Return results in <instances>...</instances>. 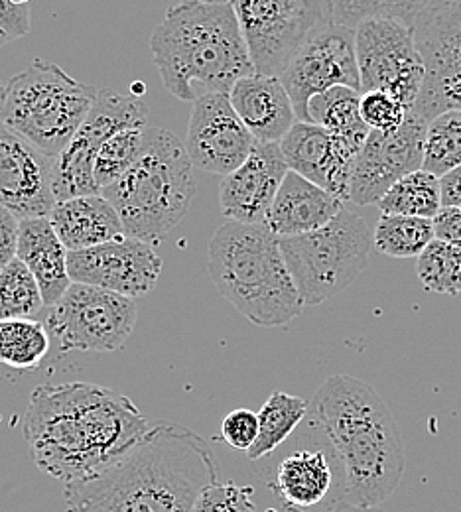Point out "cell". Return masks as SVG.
Listing matches in <instances>:
<instances>
[{
    "mask_svg": "<svg viewBox=\"0 0 461 512\" xmlns=\"http://www.w3.org/2000/svg\"><path fill=\"white\" fill-rule=\"evenodd\" d=\"M148 428L129 396L93 383L42 384L24 416L34 463L64 485L101 473Z\"/></svg>",
    "mask_w": 461,
    "mask_h": 512,
    "instance_id": "obj_1",
    "label": "cell"
},
{
    "mask_svg": "<svg viewBox=\"0 0 461 512\" xmlns=\"http://www.w3.org/2000/svg\"><path fill=\"white\" fill-rule=\"evenodd\" d=\"M215 481L207 442L182 424L160 420L101 473L64 485V501L66 512H192Z\"/></svg>",
    "mask_w": 461,
    "mask_h": 512,
    "instance_id": "obj_2",
    "label": "cell"
},
{
    "mask_svg": "<svg viewBox=\"0 0 461 512\" xmlns=\"http://www.w3.org/2000/svg\"><path fill=\"white\" fill-rule=\"evenodd\" d=\"M308 416L337 459L341 507H379L395 495L406 467L404 442L389 404L373 386L333 375L316 390Z\"/></svg>",
    "mask_w": 461,
    "mask_h": 512,
    "instance_id": "obj_3",
    "label": "cell"
},
{
    "mask_svg": "<svg viewBox=\"0 0 461 512\" xmlns=\"http://www.w3.org/2000/svg\"><path fill=\"white\" fill-rule=\"evenodd\" d=\"M150 52L166 91L186 103L229 93L255 73L229 0H186L168 8L152 32Z\"/></svg>",
    "mask_w": 461,
    "mask_h": 512,
    "instance_id": "obj_4",
    "label": "cell"
},
{
    "mask_svg": "<svg viewBox=\"0 0 461 512\" xmlns=\"http://www.w3.org/2000/svg\"><path fill=\"white\" fill-rule=\"evenodd\" d=\"M217 292L259 327H284L304 302L276 237L263 223H223L207 249Z\"/></svg>",
    "mask_w": 461,
    "mask_h": 512,
    "instance_id": "obj_5",
    "label": "cell"
},
{
    "mask_svg": "<svg viewBox=\"0 0 461 512\" xmlns=\"http://www.w3.org/2000/svg\"><path fill=\"white\" fill-rule=\"evenodd\" d=\"M101 193L119 211L125 235L160 243L188 215L198 193L186 144L166 128H150L140 158Z\"/></svg>",
    "mask_w": 461,
    "mask_h": 512,
    "instance_id": "obj_6",
    "label": "cell"
},
{
    "mask_svg": "<svg viewBox=\"0 0 461 512\" xmlns=\"http://www.w3.org/2000/svg\"><path fill=\"white\" fill-rule=\"evenodd\" d=\"M97 89L60 65L34 60L4 91L0 121L44 154L56 158L85 123Z\"/></svg>",
    "mask_w": 461,
    "mask_h": 512,
    "instance_id": "obj_7",
    "label": "cell"
},
{
    "mask_svg": "<svg viewBox=\"0 0 461 512\" xmlns=\"http://www.w3.org/2000/svg\"><path fill=\"white\" fill-rule=\"evenodd\" d=\"M373 247L369 223L347 207L316 231L280 239L304 306H320L345 292L365 272Z\"/></svg>",
    "mask_w": 461,
    "mask_h": 512,
    "instance_id": "obj_8",
    "label": "cell"
},
{
    "mask_svg": "<svg viewBox=\"0 0 461 512\" xmlns=\"http://www.w3.org/2000/svg\"><path fill=\"white\" fill-rule=\"evenodd\" d=\"M255 73L278 75L320 32L335 24L331 0H229Z\"/></svg>",
    "mask_w": 461,
    "mask_h": 512,
    "instance_id": "obj_9",
    "label": "cell"
},
{
    "mask_svg": "<svg viewBox=\"0 0 461 512\" xmlns=\"http://www.w3.org/2000/svg\"><path fill=\"white\" fill-rule=\"evenodd\" d=\"M355 52L361 75V93L385 91L414 107L426 81V64L410 24L373 16L355 26Z\"/></svg>",
    "mask_w": 461,
    "mask_h": 512,
    "instance_id": "obj_10",
    "label": "cell"
},
{
    "mask_svg": "<svg viewBox=\"0 0 461 512\" xmlns=\"http://www.w3.org/2000/svg\"><path fill=\"white\" fill-rule=\"evenodd\" d=\"M136 304L129 296L73 282L48 316V329L64 351H119L136 325Z\"/></svg>",
    "mask_w": 461,
    "mask_h": 512,
    "instance_id": "obj_11",
    "label": "cell"
},
{
    "mask_svg": "<svg viewBox=\"0 0 461 512\" xmlns=\"http://www.w3.org/2000/svg\"><path fill=\"white\" fill-rule=\"evenodd\" d=\"M144 125H148V107L138 95H123L113 89L97 91L85 123L54 158L52 188L56 201L101 193L95 178L99 148L115 132Z\"/></svg>",
    "mask_w": 461,
    "mask_h": 512,
    "instance_id": "obj_12",
    "label": "cell"
},
{
    "mask_svg": "<svg viewBox=\"0 0 461 512\" xmlns=\"http://www.w3.org/2000/svg\"><path fill=\"white\" fill-rule=\"evenodd\" d=\"M426 127L428 121L410 109L396 130H371L355 160L349 201L377 205L400 178L422 170Z\"/></svg>",
    "mask_w": 461,
    "mask_h": 512,
    "instance_id": "obj_13",
    "label": "cell"
},
{
    "mask_svg": "<svg viewBox=\"0 0 461 512\" xmlns=\"http://www.w3.org/2000/svg\"><path fill=\"white\" fill-rule=\"evenodd\" d=\"M292 99L298 121L308 123V103L312 97L335 85L361 91V75L355 52V28L331 24L312 38L280 73Z\"/></svg>",
    "mask_w": 461,
    "mask_h": 512,
    "instance_id": "obj_14",
    "label": "cell"
},
{
    "mask_svg": "<svg viewBox=\"0 0 461 512\" xmlns=\"http://www.w3.org/2000/svg\"><path fill=\"white\" fill-rule=\"evenodd\" d=\"M67 266L73 282L99 286L132 300L150 294L162 274V258L154 245L129 235L91 249L69 251Z\"/></svg>",
    "mask_w": 461,
    "mask_h": 512,
    "instance_id": "obj_15",
    "label": "cell"
},
{
    "mask_svg": "<svg viewBox=\"0 0 461 512\" xmlns=\"http://www.w3.org/2000/svg\"><path fill=\"white\" fill-rule=\"evenodd\" d=\"M255 142L229 93H211L194 103L184 144L199 170L227 176L249 158Z\"/></svg>",
    "mask_w": 461,
    "mask_h": 512,
    "instance_id": "obj_16",
    "label": "cell"
},
{
    "mask_svg": "<svg viewBox=\"0 0 461 512\" xmlns=\"http://www.w3.org/2000/svg\"><path fill=\"white\" fill-rule=\"evenodd\" d=\"M54 158L0 121V205L18 219L48 217L56 207Z\"/></svg>",
    "mask_w": 461,
    "mask_h": 512,
    "instance_id": "obj_17",
    "label": "cell"
},
{
    "mask_svg": "<svg viewBox=\"0 0 461 512\" xmlns=\"http://www.w3.org/2000/svg\"><path fill=\"white\" fill-rule=\"evenodd\" d=\"M278 144L290 170L349 201L353 168L363 144L306 121H296Z\"/></svg>",
    "mask_w": 461,
    "mask_h": 512,
    "instance_id": "obj_18",
    "label": "cell"
},
{
    "mask_svg": "<svg viewBox=\"0 0 461 512\" xmlns=\"http://www.w3.org/2000/svg\"><path fill=\"white\" fill-rule=\"evenodd\" d=\"M288 170L278 142L257 140L249 158L237 170L227 174L221 184V213L229 221L264 225Z\"/></svg>",
    "mask_w": 461,
    "mask_h": 512,
    "instance_id": "obj_19",
    "label": "cell"
},
{
    "mask_svg": "<svg viewBox=\"0 0 461 512\" xmlns=\"http://www.w3.org/2000/svg\"><path fill=\"white\" fill-rule=\"evenodd\" d=\"M272 491L284 505V512H328L341 507L343 481L330 446L300 449L284 457L274 473Z\"/></svg>",
    "mask_w": 461,
    "mask_h": 512,
    "instance_id": "obj_20",
    "label": "cell"
},
{
    "mask_svg": "<svg viewBox=\"0 0 461 512\" xmlns=\"http://www.w3.org/2000/svg\"><path fill=\"white\" fill-rule=\"evenodd\" d=\"M343 207V199L298 172L288 170L264 225L280 239L296 237L328 225Z\"/></svg>",
    "mask_w": 461,
    "mask_h": 512,
    "instance_id": "obj_21",
    "label": "cell"
},
{
    "mask_svg": "<svg viewBox=\"0 0 461 512\" xmlns=\"http://www.w3.org/2000/svg\"><path fill=\"white\" fill-rule=\"evenodd\" d=\"M229 99L259 142H280L298 121L292 99L278 75L251 73L233 85Z\"/></svg>",
    "mask_w": 461,
    "mask_h": 512,
    "instance_id": "obj_22",
    "label": "cell"
},
{
    "mask_svg": "<svg viewBox=\"0 0 461 512\" xmlns=\"http://www.w3.org/2000/svg\"><path fill=\"white\" fill-rule=\"evenodd\" d=\"M16 256L34 274L46 306H54L73 284L67 266L66 245L58 237L50 217L20 219Z\"/></svg>",
    "mask_w": 461,
    "mask_h": 512,
    "instance_id": "obj_23",
    "label": "cell"
},
{
    "mask_svg": "<svg viewBox=\"0 0 461 512\" xmlns=\"http://www.w3.org/2000/svg\"><path fill=\"white\" fill-rule=\"evenodd\" d=\"M48 217L67 251L91 249L125 235L119 211L103 193L58 201Z\"/></svg>",
    "mask_w": 461,
    "mask_h": 512,
    "instance_id": "obj_24",
    "label": "cell"
},
{
    "mask_svg": "<svg viewBox=\"0 0 461 512\" xmlns=\"http://www.w3.org/2000/svg\"><path fill=\"white\" fill-rule=\"evenodd\" d=\"M426 77L461 69V0H430L412 22Z\"/></svg>",
    "mask_w": 461,
    "mask_h": 512,
    "instance_id": "obj_25",
    "label": "cell"
},
{
    "mask_svg": "<svg viewBox=\"0 0 461 512\" xmlns=\"http://www.w3.org/2000/svg\"><path fill=\"white\" fill-rule=\"evenodd\" d=\"M308 123L357 144H363L371 132L361 117V91L347 85H335L312 97L308 103Z\"/></svg>",
    "mask_w": 461,
    "mask_h": 512,
    "instance_id": "obj_26",
    "label": "cell"
},
{
    "mask_svg": "<svg viewBox=\"0 0 461 512\" xmlns=\"http://www.w3.org/2000/svg\"><path fill=\"white\" fill-rule=\"evenodd\" d=\"M308 412L310 404L304 398L274 390L259 410V438L247 451L249 459L259 461L280 448L304 422Z\"/></svg>",
    "mask_w": 461,
    "mask_h": 512,
    "instance_id": "obj_27",
    "label": "cell"
},
{
    "mask_svg": "<svg viewBox=\"0 0 461 512\" xmlns=\"http://www.w3.org/2000/svg\"><path fill=\"white\" fill-rule=\"evenodd\" d=\"M50 351V329L42 321L30 318L0 320V363L32 371L42 365Z\"/></svg>",
    "mask_w": 461,
    "mask_h": 512,
    "instance_id": "obj_28",
    "label": "cell"
},
{
    "mask_svg": "<svg viewBox=\"0 0 461 512\" xmlns=\"http://www.w3.org/2000/svg\"><path fill=\"white\" fill-rule=\"evenodd\" d=\"M377 207L381 209V213L434 219L438 211L444 207L440 178L424 168L416 170L400 178L395 186L379 199Z\"/></svg>",
    "mask_w": 461,
    "mask_h": 512,
    "instance_id": "obj_29",
    "label": "cell"
},
{
    "mask_svg": "<svg viewBox=\"0 0 461 512\" xmlns=\"http://www.w3.org/2000/svg\"><path fill=\"white\" fill-rule=\"evenodd\" d=\"M436 239L432 219L381 213L373 231L377 253L393 258H414Z\"/></svg>",
    "mask_w": 461,
    "mask_h": 512,
    "instance_id": "obj_30",
    "label": "cell"
},
{
    "mask_svg": "<svg viewBox=\"0 0 461 512\" xmlns=\"http://www.w3.org/2000/svg\"><path fill=\"white\" fill-rule=\"evenodd\" d=\"M461 164V109H448L428 121L422 168L442 178Z\"/></svg>",
    "mask_w": 461,
    "mask_h": 512,
    "instance_id": "obj_31",
    "label": "cell"
},
{
    "mask_svg": "<svg viewBox=\"0 0 461 512\" xmlns=\"http://www.w3.org/2000/svg\"><path fill=\"white\" fill-rule=\"evenodd\" d=\"M148 136H150V128L144 125V127L123 128L103 142L95 162V178L101 190L117 182L140 158V154L148 144Z\"/></svg>",
    "mask_w": 461,
    "mask_h": 512,
    "instance_id": "obj_32",
    "label": "cell"
},
{
    "mask_svg": "<svg viewBox=\"0 0 461 512\" xmlns=\"http://www.w3.org/2000/svg\"><path fill=\"white\" fill-rule=\"evenodd\" d=\"M42 306L46 304L34 274L16 256L0 272V320L30 318Z\"/></svg>",
    "mask_w": 461,
    "mask_h": 512,
    "instance_id": "obj_33",
    "label": "cell"
},
{
    "mask_svg": "<svg viewBox=\"0 0 461 512\" xmlns=\"http://www.w3.org/2000/svg\"><path fill=\"white\" fill-rule=\"evenodd\" d=\"M418 278L434 294H461V249L434 239L418 256Z\"/></svg>",
    "mask_w": 461,
    "mask_h": 512,
    "instance_id": "obj_34",
    "label": "cell"
},
{
    "mask_svg": "<svg viewBox=\"0 0 461 512\" xmlns=\"http://www.w3.org/2000/svg\"><path fill=\"white\" fill-rule=\"evenodd\" d=\"M335 22L355 28L361 20L373 16L398 18L412 26L414 18L430 0H331Z\"/></svg>",
    "mask_w": 461,
    "mask_h": 512,
    "instance_id": "obj_35",
    "label": "cell"
},
{
    "mask_svg": "<svg viewBox=\"0 0 461 512\" xmlns=\"http://www.w3.org/2000/svg\"><path fill=\"white\" fill-rule=\"evenodd\" d=\"M448 109H461V69L438 77H426L420 97L412 107L424 121H430Z\"/></svg>",
    "mask_w": 461,
    "mask_h": 512,
    "instance_id": "obj_36",
    "label": "cell"
},
{
    "mask_svg": "<svg viewBox=\"0 0 461 512\" xmlns=\"http://www.w3.org/2000/svg\"><path fill=\"white\" fill-rule=\"evenodd\" d=\"M192 512H255L253 487L215 481L201 491Z\"/></svg>",
    "mask_w": 461,
    "mask_h": 512,
    "instance_id": "obj_37",
    "label": "cell"
},
{
    "mask_svg": "<svg viewBox=\"0 0 461 512\" xmlns=\"http://www.w3.org/2000/svg\"><path fill=\"white\" fill-rule=\"evenodd\" d=\"M408 107L391 93L365 91L361 93V117L371 130L391 132L400 127L408 117Z\"/></svg>",
    "mask_w": 461,
    "mask_h": 512,
    "instance_id": "obj_38",
    "label": "cell"
},
{
    "mask_svg": "<svg viewBox=\"0 0 461 512\" xmlns=\"http://www.w3.org/2000/svg\"><path fill=\"white\" fill-rule=\"evenodd\" d=\"M221 438L229 448L249 451L259 438V414L247 408L229 412L221 424Z\"/></svg>",
    "mask_w": 461,
    "mask_h": 512,
    "instance_id": "obj_39",
    "label": "cell"
},
{
    "mask_svg": "<svg viewBox=\"0 0 461 512\" xmlns=\"http://www.w3.org/2000/svg\"><path fill=\"white\" fill-rule=\"evenodd\" d=\"M32 28L30 4L0 0V48L24 38Z\"/></svg>",
    "mask_w": 461,
    "mask_h": 512,
    "instance_id": "obj_40",
    "label": "cell"
},
{
    "mask_svg": "<svg viewBox=\"0 0 461 512\" xmlns=\"http://www.w3.org/2000/svg\"><path fill=\"white\" fill-rule=\"evenodd\" d=\"M20 219L0 205V272L16 258L18 253Z\"/></svg>",
    "mask_w": 461,
    "mask_h": 512,
    "instance_id": "obj_41",
    "label": "cell"
},
{
    "mask_svg": "<svg viewBox=\"0 0 461 512\" xmlns=\"http://www.w3.org/2000/svg\"><path fill=\"white\" fill-rule=\"evenodd\" d=\"M434 235L438 241L461 249V207L444 205L432 219Z\"/></svg>",
    "mask_w": 461,
    "mask_h": 512,
    "instance_id": "obj_42",
    "label": "cell"
},
{
    "mask_svg": "<svg viewBox=\"0 0 461 512\" xmlns=\"http://www.w3.org/2000/svg\"><path fill=\"white\" fill-rule=\"evenodd\" d=\"M442 203L461 207V164L440 178Z\"/></svg>",
    "mask_w": 461,
    "mask_h": 512,
    "instance_id": "obj_43",
    "label": "cell"
},
{
    "mask_svg": "<svg viewBox=\"0 0 461 512\" xmlns=\"http://www.w3.org/2000/svg\"><path fill=\"white\" fill-rule=\"evenodd\" d=\"M4 91H6V85L0 81V107H2V99H4Z\"/></svg>",
    "mask_w": 461,
    "mask_h": 512,
    "instance_id": "obj_44",
    "label": "cell"
},
{
    "mask_svg": "<svg viewBox=\"0 0 461 512\" xmlns=\"http://www.w3.org/2000/svg\"><path fill=\"white\" fill-rule=\"evenodd\" d=\"M14 4H30V0H12Z\"/></svg>",
    "mask_w": 461,
    "mask_h": 512,
    "instance_id": "obj_45",
    "label": "cell"
}]
</instances>
